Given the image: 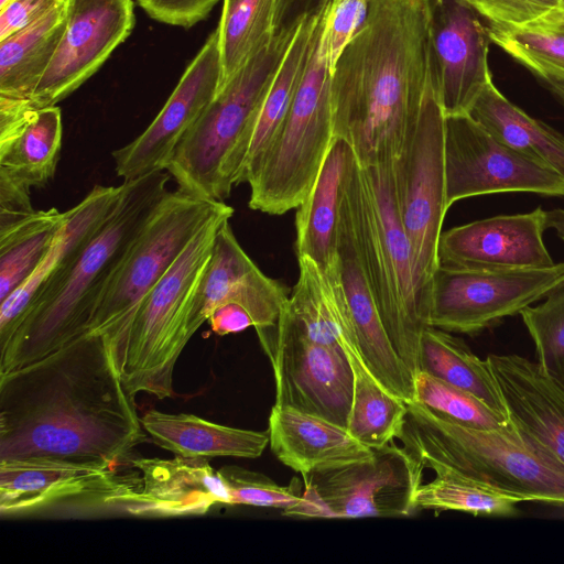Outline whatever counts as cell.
<instances>
[{"mask_svg":"<svg viewBox=\"0 0 564 564\" xmlns=\"http://www.w3.org/2000/svg\"><path fill=\"white\" fill-rule=\"evenodd\" d=\"M104 336L0 373V462L119 467L147 440Z\"/></svg>","mask_w":564,"mask_h":564,"instance_id":"cell-1","label":"cell"},{"mask_svg":"<svg viewBox=\"0 0 564 564\" xmlns=\"http://www.w3.org/2000/svg\"><path fill=\"white\" fill-rule=\"evenodd\" d=\"M427 82L426 0H371L332 73L334 138L347 141L362 166L392 161Z\"/></svg>","mask_w":564,"mask_h":564,"instance_id":"cell-2","label":"cell"},{"mask_svg":"<svg viewBox=\"0 0 564 564\" xmlns=\"http://www.w3.org/2000/svg\"><path fill=\"white\" fill-rule=\"evenodd\" d=\"M170 173L123 182L111 212L46 285L0 347V373L40 360L87 333L116 270L156 205L169 192Z\"/></svg>","mask_w":564,"mask_h":564,"instance_id":"cell-3","label":"cell"},{"mask_svg":"<svg viewBox=\"0 0 564 564\" xmlns=\"http://www.w3.org/2000/svg\"><path fill=\"white\" fill-rule=\"evenodd\" d=\"M299 20L282 26L217 93L184 135L166 169L178 187L205 199L225 202L240 184L261 104Z\"/></svg>","mask_w":564,"mask_h":564,"instance_id":"cell-4","label":"cell"},{"mask_svg":"<svg viewBox=\"0 0 564 564\" xmlns=\"http://www.w3.org/2000/svg\"><path fill=\"white\" fill-rule=\"evenodd\" d=\"M398 438L424 463H438L522 502L564 506V470L524 442L512 424L477 430L412 401Z\"/></svg>","mask_w":564,"mask_h":564,"instance_id":"cell-5","label":"cell"},{"mask_svg":"<svg viewBox=\"0 0 564 564\" xmlns=\"http://www.w3.org/2000/svg\"><path fill=\"white\" fill-rule=\"evenodd\" d=\"M226 203L196 232L174 263L140 303L134 315L121 379L127 392L158 399L173 395V372L192 338L193 302L219 227L231 218Z\"/></svg>","mask_w":564,"mask_h":564,"instance_id":"cell-6","label":"cell"},{"mask_svg":"<svg viewBox=\"0 0 564 564\" xmlns=\"http://www.w3.org/2000/svg\"><path fill=\"white\" fill-rule=\"evenodd\" d=\"M332 65L322 17L286 118L249 180V207L269 215L297 208L311 191L334 139Z\"/></svg>","mask_w":564,"mask_h":564,"instance_id":"cell-7","label":"cell"},{"mask_svg":"<svg viewBox=\"0 0 564 564\" xmlns=\"http://www.w3.org/2000/svg\"><path fill=\"white\" fill-rule=\"evenodd\" d=\"M224 204L198 197L181 187L169 191L134 238L87 328V333L105 337L120 373L140 303Z\"/></svg>","mask_w":564,"mask_h":564,"instance_id":"cell-8","label":"cell"},{"mask_svg":"<svg viewBox=\"0 0 564 564\" xmlns=\"http://www.w3.org/2000/svg\"><path fill=\"white\" fill-rule=\"evenodd\" d=\"M444 132L445 115L429 73L417 118L392 160L397 202L412 248L414 286L426 325L427 290L438 267V241L448 210Z\"/></svg>","mask_w":564,"mask_h":564,"instance_id":"cell-9","label":"cell"},{"mask_svg":"<svg viewBox=\"0 0 564 564\" xmlns=\"http://www.w3.org/2000/svg\"><path fill=\"white\" fill-rule=\"evenodd\" d=\"M137 471L52 460L0 462L3 519L130 516Z\"/></svg>","mask_w":564,"mask_h":564,"instance_id":"cell-10","label":"cell"},{"mask_svg":"<svg viewBox=\"0 0 564 564\" xmlns=\"http://www.w3.org/2000/svg\"><path fill=\"white\" fill-rule=\"evenodd\" d=\"M563 284L564 261L518 270L438 265L427 290V324L449 333L476 334L520 314Z\"/></svg>","mask_w":564,"mask_h":564,"instance_id":"cell-11","label":"cell"},{"mask_svg":"<svg viewBox=\"0 0 564 564\" xmlns=\"http://www.w3.org/2000/svg\"><path fill=\"white\" fill-rule=\"evenodd\" d=\"M446 205L479 195L524 192L564 197V178L497 140L470 115L445 116Z\"/></svg>","mask_w":564,"mask_h":564,"instance_id":"cell-12","label":"cell"},{"mask_svg":"<svg viewBox=\"0 0 564 564\" xmlns=\"http://www.w3.org/2000/svg\"><path fill=\"white\" fill-rule=\"evenodd\" d=\"M262 348L273 369L275 405L291 406L347 429L354 372L341 346L308 339L281 315Z\"/></svg>","mask_w":564,"mask_h":564,"instance_id":"cell-13","label":"cell"},{"mask_svg":"<svg viewBox=\"0 0 564 564\" xmlns=\"http://www.w3.org/2000/svg\"><path fill=\"white\" fill-rule=\"evenodd\" d=\"M424 462L393 441L370 458L303 476L330 518L403 517L416 510Z\"/></svg>","mask_w":564,"mask_h":564,"instance_id":"cell-14","label":"cell"},{"mask_svg":"<svg viewBox=\"0 0 564 564\" xmlns=\"http://www.w3.org/2000/svg\"><path fill=\"white\" fill-rule=\"evenodd\" d=\"M66 26L34 89L32 109L55 106L89 79L131 34L133 0H66Z\"/></svg>","mask_w":564,"mask_h":564,"instance_id":"cell-15","label":"cell"},{"mask_svg":"<svg viewBox=\"0 0 564 564\" xmlns=\"http://www.w3.org/2000/svg\"><path fill=\"white\" fill-rule=\"evenodd\" d=\"M429 73L445 116L468 113L492 79L490 37L463 0H426Z\"/></svg>","mask_w":564,"mask_h":564,"instance_id":"cell-16","label":"cell"},{"mask_svg":"<svg viewBox=\"0 0 564 564\" xmlns=\"http://www.w3.org/2000/svg\"><path fill=\"white\" fill-rule=\"evenodd\" d=\"M221 62L215 29L189 63L163 108L148 128L112 152L123 182L166 171L173 154L219 90Z\"/></svg>","mask_w":564,"mask_h":564,"instance_id":"cell-17","label":"cell"},{"mask_svg":"<svg viewBox=\"0 0 564 564\" xmlns=\"http://www.w3.org/2000/svg\"><path fill=\"white\" fill-rule=\"evenodd\" d=\"M289 301L284 285L265 275L238 242L229 220L218 229L189 319L192 336L220 305L236 303L253 319L261 345L269 340Z\"/></svg>","mask_w":564,"mask_h":564,"instance_id":"cell-18","label":"cell"},{"mask_svg":"<svg viewBox=\"0 0 564 564\" xmlns=\"http://www.w3.org/2000/svg\"><path fill=\"white\" fill-rule=\"evenodd\" d=\"M546 210L498 215L442 232L438 265L468 270L541 269L555 262L543 240Z\"/></svg>","mask_w":564,"mask_h":564,"instance_id":"cell-19","label":"cell"},{"mask_svg":"<svg viewBox=\"0 0 564 564\" xmlns=\"http://www.w3.org/2000/svg\"><path fill=\"white\" fill-rule=\"evenodd\" d=\"M329 270L335 273L346 300L366 366L390 393L405 403L414 401V377L389 339L362 268L344 186L336 258Z\"/></svg>","mask_w":564,"mask_h":564,"instance_id":"cell-20","label":"cell"},{"mask_svg":"<svg viewBox=\"0 0 564 564\" xmlns=\"http://www.w3.org/2000/svg\"><path fill=\"white\" fill-rule=\"evenodd\" d=\"M518 434L564 470V386L519 355L487 357Z\"/></svg>","mask_w":564,"mask_h":564,"instance_id":"cell-21","label":"cell"},{"mask_svg":"<svg viewBox=\"0 0 564 564\" xmlns=\"http://www.w3.org/2000/svg\"><path fill=\"white\" fill-rule=\"evenodd\" d=\"M344 193L349 206L362 268L389 339L413 377L420 372L421 337L397 292L384 257L376 214L362 166L355 158Z\"/></svg>","mask_w":564,"mask_h":564,"instance_id":"cell-22","label":"cell"},{"mask_svg":"<svg viewBox=\"0 0 564 564\" xmlns=\"http://www.w3.org/2000/svg\"><path fill=\"white\" fill-rule=\"evenodd\" d=\"M141 486L129 514L174 518L206 514L218 505H231L228 488L206 458H131Z\"/></svg>","mask_w":564,"mask_h":564,"instance_id":"cell-23","label":"cell"},{"mask_svg":"<svg viewBox=\"0 0 564 564\" xmlns=\"http://www.w3.org/2000/svg\"><path fill=\"white\" fill-rule=\"evenodd\" d=\"M59 107L29 108L0 98V174L31 187H43L56 171L62 148Z\"/></svg>","mask_w":564,"mask_h":564,"instance_id":"cell-24","label":"cell"},{"mask_svg":"<svg viewBox=\"0 0 564 564\" xmlns=\"http://www.w3.org/2000/svg\"><path fill=\"white\" fill-rule=\"evenodd\" d=\"M268 434L275 457L302 476L368 459L373 454V448L347 429L291 406H272Z\"/></svg>","mask_w":564,"mask_h":564,"instance_id":"cell-25","label":"cell"},{"mask_svg":"<svg viewBox=\"0 0 564 564\" xmlns=\"http://www.w3.org/2000/svg\"><path fill=\"white\" fill-rule=\"evenodd\" d=\"M119 186L95 185L67 216L51 250L33 273L0 303V347L13 335L33 302L46 285L72 261L113 208Z\"/></svg>","mask_w":564,"mask_h":564,"instance_id":"cell-26","label":"cell"},{"mask_svg":"<svg viewBox=\"0 0 564 564\" xmlns=\"http://www.w3.org/2000/svg\"><path fill=\"white\" fill-rule=\"evenodd\" d=\"M356 154L334 138L307 196L296 208L297 257L311 258L325 273L336 258V237L343 186Z\"/></svg>","mask_w":564,"mask_h":564,"instance_id":"cell-27","label":"cell"},{"mask_svg":"<svg viewBox=\"0 0 564 564\" xmlns=\"http://www.w3.org/2000/svg\"><path fill=\"white\" fill-rule=\"evenodd\" d=\"M140 421L156 445L186 458H258L269 444L268 431L226 426L194 414L152 409Z\"/></svg>","mask_w":564,"mask_h":564,"instance_id":"cell-28","label":"cell"},{"mask_svg":"<svg viewBox=\"0 0 564 564\" xmlns=\"http://www.w3.org/2000/svg\"><path fill=\"white\" fill-rule=\"evenodd\" d=\"M318 12L302 17L261 104L240 183H248L275 140L306 69L321 22Z\"/></svg>","mask_w":564,"mask_h":564,"instance_id":"cell-29","label":"cell"},{"mask_svg":"<svg viewBox=\"0 0 564 564\" xmlns=\"http://www.w3.org/2000/svg\"><path fill=\"white\" fill-rule=\"evenodd\" d=\"M468 115L497 140L564 178V135L509 101L492 79Z\"/></svg>","mask_w":564,"mask_h":564,"instance_id":"cell-30","label":"cell"},{"mask_svg":"<svg viewBox=\"0 0 564 564\" xmlns=\"http://www.w3.org/2000/svg\"><path fill=\"white\" fill-rule=\"evenodd\" d=\"M223 1L216 28L221 62L219 90L276 36L291 4V0Z\"/></svg>","mask_w":564,"mask_h":564,"instance_id":"cell-31","label":"cell"},{"mask_svg":"<svg viewBox=\"0 0 564 564\" xmlns=\"http://www.w3.org/2000/svg\"><path fill=\"white\" fill-rule=\"evenodd\" d=\"M66 26L65 3L0 41V97L30 100L48 68Z\"/></svg>","mask_w":564,"mask_h":564,"instance_id":"cell-32","label":"cell"},{"mask_svg":"<svg viewBox=\"0 0 564 564\" xmlns=\"http://www.w3.org/2000/svg\"><path fill=\"white\" fill-rule=\"evenodd\" d=\"M354 372V397L347 430L364 445L378 448L402 433L408 403L384 389L366 366L355 333L340 339Z\"/></svg>","mask_w":564,"mask_h":564,"instance_id":"cell-33","label":"cell"},{"mask_svg":"<svg viewBox=\"0 0 564 564\" xmlns=\"http://www.w3.org/2000/svg\"><path fill=\"white\" fill-rule=\"evenodd\" d=\"M420 371L460 388L508 417L503 399L486 360L449 332L427 326L421 337Z\"/></svg>","mask_w":564,"mask_h":564,"instance_id":"cell-34","label":"cell"},{"mask_svg":"<svg viewBox=\"0 0 564 564\" xmlns=\"http://www.w3.org/2000/svg\"><path fill=\"white\" fill-rule=\"evenodd\" d=\"M67 213L35 210L0 228V303L33 273L51 250Z\"/></svg>","mask_w":564,"mask_h":564,"instance_id":"cell-35","label":"cell"},{"mask_svg":"<svg viewBox=\"0 0 564 564\" xmlns=\"http://www.w3.org/2000/svg\"><path fill=\"white\" fill-rule=\"evenodd\" d=\"M435 478L421 484L414 496L417 509L462 511L475 516L510 517L517 513L519 498L492 489L435 463L425 462Z\"/></svg>","mask_w":564,"mask_h":564,"instance_id":"cell-36","label":"cell"},{"mask_svg":"<svg viewBox=\"0 0 564 564\" xmlns=\"http://www.w3.org/2000/svg\"><path fill=\"white\" fill-rule=\"evenodd\" d=\"M492 43L544 82L564 83V30L543 25L488 24Z\"/></svg>","mask_w":564,"mask_h":564,"instance_id":"cell-37","label":"cell"},{"mask_svg":"<svg viewBox=\"0 0 564 564\" xmlns=\"http://www.w3.org/2000/svg\"><path fill=\"white\" fill-rule=\"evenodd\" d=\"M414 401L455 423L477 430H502L511 422L474 394L420 371L414 377Z\"/></svg>","mask_w":564,"mask_h":564,"instance_id":"cell-38","label":"cell"},{"mask_svg":"<svg viewBox=\"0 0 564 564\" xmlns=\"http://www.w3.org/2000/svg\"><path fill=\"white\" fill-rule=\"evenodd\" d=\"M520 315L533 340L536 364L564 386V284L542 303L523 308Z\"/></svg>","mask_w":564,"mask_h":564,"instance_id":"cell-39","label":"cell"},{"mask_svg":"<svg viewBox=\"0 0 564 564\" xmlns=\"http://www.w3.org/2000/svg\"><path fill=\"white\" fill-rule=\"evenodd\" d=\"M231 497V505L279 508L293 516L303 502L299 480L290 486H280L271 478L239 466L218 469Z\"/></svg>","mask_w":564,"mask_h":564,"instance_id":"cell-40","label":"cell"},{"mask_svg":"<svg viewBox=\"0 0 564 564\" xmlns=\"http://www.w3.org/2000/svg\"><path fill=\"white\" fill-rule=\"evenodd\" d=\"M489 24L506 28L536 25L557 11L563 0H463Z\"/></svg>","mask_w":564,"mask_h":564,"instance_id":"cell-41","label":"cell"},{"mask_svg":"<svg viewBox=\"0 0 564 564\" xmlns=\"http://www.w3.org/2000/svg\"><path fill=\"white\" fill-rule=\"evenodd\" d=\"M371 0H328L324 23L332 69L347 44L367 21Z\"/></svg>","mask_w":564,"mask_h":564,"instance_id":"cell-42","label":"cell"},{"mask_svg":"<svg viewBox=\"0 0 564 564\" xmlns=\"http://www.w3.org/2000/svg\"><path fill=\"white\" fill-rule=\"evenodd\" d=\"M219 0H137L153 20L189 29L205 20Z\"/></svg>","mask_w":564,"mask_h":564,"instance_id":"cell-43","label":"cell"},{"mask_svg":"<svg viewBox=\"0 0 564 564\" xmlns=\"http://www.w3.org/2000/svg\"><path fill=\"white\" fill-rule=\"evenodd\" d=\"M66 0H11L0 9V41L34 24Z\"/></svg>","mask_w":564,"mask_h":564,"instance_id":"cell-44","label":"cell"},{"mask_svg":"<svg viewBox=\"0 0 564 564\" xmlns=\"http://www.w3.org/2000/svg\"><path fill=\"white\" fill-rule=\"evenodd\" d=\"M30 188L0 174V228L32 214Z\"/></svg>","mask_w":564,"mask_h":564,"instance_id":"cell-45","label":"cell"},{"mask_svg":"<svg viewBox=\"0 0 564 564\" xmlns=\"http://www.w3.org/2000/svg\"><path fill=\"white\" fill-rule=\"evenodd\" d=\"M207 322L212 330L219 336L240 333L250 326H254L248 311L236 303L218 306Z\"/></svg>","mask_w":564,"mask_h":564,"instance_id":"cell-46","label":"cell"},{"mask_svg":"<svg viewBox=\"0 0 564 564\" xmlns=\"http://www.w3.org/2000/svg\"><path fill=\"white\" fill-rule=\"evenodd\" d=\"M328 0H291L284 24L318 12Z\"/></svg>","mask_w":564,"mask_h":564,"instance_id":"cell-47","label":"cell"},{"mask_svg":"<svg viewBox=\"0 0 564 564\" xmlns=\"http://www.w3.org/2000/svg\"><path fill=\"white\" fill-rule=\"evenodd\" d=\"M547 228L553 229L556 235L564 241V209L555 208L546 210Z\"/></svg>","mask_w":564,"mask_h":564,"instance_id":"cell-48","label":"cell"},{"mask_svg":"<svg viewBox=\"0 0 564 564\" xmlns=\"http://www.w3.org/2000/svg\"><path fill=\"white\" fill-rule=\"evenodd\" d=\"M536 25L557 28L564 30V0L561 8L552 13L549 18Z\"/></svg>","mask_w":564,"mask_h":564,"instance_id":"cell-49","label":"cell"},{"mask_svg":"<svg viewBox=\"0 0 564 564\" xmlns=\"http://www.w3.org/2000/svg\"><path fill=\"white\" fill-rule=\"evenodd\" d=\"M550 90L564 104V83L545 82Z\"/></svg>","mask_w":564,"mask_h":564,"instance_id":"cell-50","label":"cell"},{"mask_svg":"<svg viewBox=\"0 0 564 564\" xmlns=\"http://www.w3.org/2000/svg\"><path fill=\"white\" fill-rule=\"evenodd\" d=\"M11 0H0V9L4 8Z\"/></svg>","mask_w":564,"mask_h":564,"instance_id":"cell-51","label":"cell"}]
</instances>
